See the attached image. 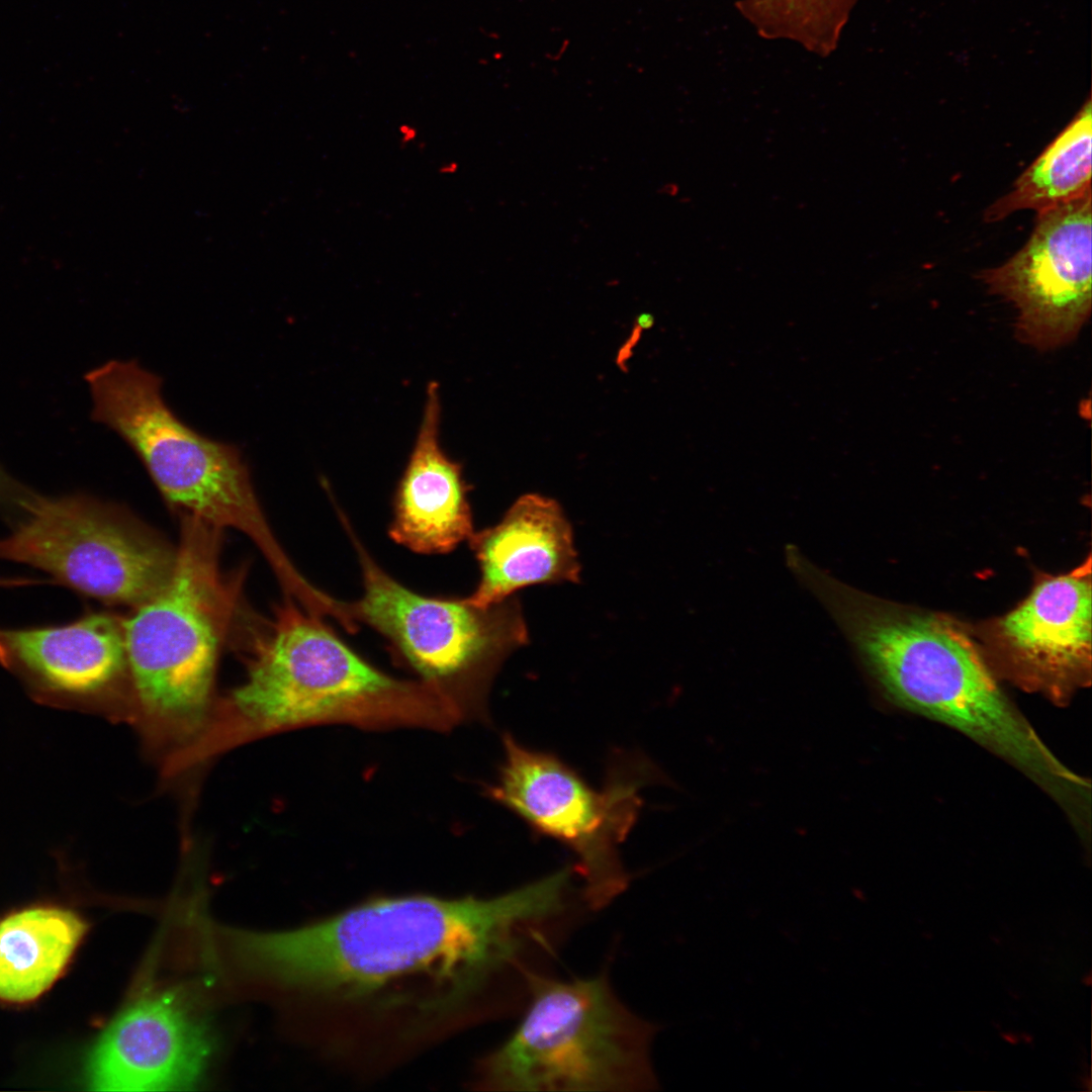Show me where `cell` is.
<instances>
[{"instance_id": "6da1fadb", "label": "cell", "mask_w": 1092, "mask_h": 1092, "mask_svg": "<svg viewBox=\"0 0 1092 1092\" xmlns=\"http://www.w3.org/2000/svg\"><path fill=\"white\" fill-rule=\"evenodd\" d=\"M566 901L564 881L551 874L491 898L376 899L297 929L239 933L235 942L250 962L325 998L390 1007L429 985L444 1011L517 966Z\"/></svg>"}, {"instance_id": "7a4b0ae2", "label": "cell", "mask_w": 1092, "mask_h": 1092, "mask_svg": "<svg viewBox=\"0 0 1092 1092\" xmlns=\"http://www.w3.org/2000/svg\"><path fill=\"white\" fill-rule=\"evenodd\" d=\"M786 566L890 701L962 732L1060 797L1081 783L1010 703L959 623L861 592L801 550Z\"/></svg>"}, {"instance_id": "3957f363", "label": "cell", "mask_w": 1092, "mask_h": 1092, "mask_svg": "<svg viewBox=\"0 0 1092 1092\" xmlns=\"http://www.w3.org/2000/svg\"><path fill=\"white\" fill-rule=\"evenodd\" d=\"M248 674L233 694L241 714L264 730L326 724L362 729L447 731L462 723L431 686L367 662L289 597L254 639Z\"/></svg>"}, {"instance_id": "277c9868", "label": "cell", "mask_w": 1092, "mask_h": 1092, "mask_svg": "<svg viewBox=\"0 0 1092 1092\" xmlns=\"http://www.w3.org/2000/svg\"><path fill=\"white\" fill-rule=\"evenodd\" d=\"M530 1001L512 1035L480 1066L502 1091L653 1090L655 1027L631 1012L602 974L557 980L524 969Z\"/></svg>"}, {"instance_id": "5b68a950", "label": "cell", "mask_w": 1092, "mask_h": 1092, "mask_svg": "<svg viewBox=\"0 0 1092 1092\" xmlns=\"http://www.w3.org/2000/svg\"><path fill=\"white\" fill-rule=\"evenodd\" d=\"M91 418L117 433L138 455L166 503L183 516L232 528L259 548L276 576L291 565L271 531L237 446L184 424L167 405L162 380L133 360H111L87 372Z\"/></svg>"}, {"instance_id": "8992f818", "label": "cell", "mask_w": 1092, "mask_h": 1092, "mask_svg": "<svg viewBox=\"0 0 1092 1092\" xmlns=\"http://www.w3.org/2000/svg\"><path fill=\"white\" fill-rule=\"evenodd\" d=\"M183 518L170 576L122 626L127 668L145 710L164 722L192 726L208 704L238 581L220 572L221 530Z\"/></svg>"}, {"instance_id": "52a82bcc", "label": "cell", "mask_w": 1092, "mask_h": 1092, "mask_svg": "<svg viewBox=\"0 0 1092 1092\" xmlns=\"http://www.w3.org/2000/svg\"><path fill=\"white\" fill-rule=\"evenodd\" d=\"M341 518L358 554L363 594L349 604L322 594L321 612L332 614L349 629L354 620L369 626L419 680L454 706L462 721L486 720V697L495 672L528 641L519 601L510 597L477 607L467 599L414 593L376 564Z\"/></svg>"}, {"instance_id": "ba28073f", "label": "cell", "mask_w": 1092, "mask_h": 1092, "mask_svg": "<svg viewBox=\"0 0 1092 1092\" xmlns=\"http://www.w3.org/2000/svg\"><path fill=\"white\" fill-rule=\"evenodd\" d=\"M504 760L485 793L521 818L535 833L566 846L576 858L582 896L594 910L607 907L628 887L620 845L635 825L641 789L656 777L640 758L613 762L595 789L553 753L503 736Z\"/></svg>"}, {"instance_id": "9c48e42d", "label": "cell", "mask_w": 1092, "mask_h": 1092, "mask_svg": "<svg viewBox=\"0 0 1092 1092\" xmlns=\"http://www.w3.org/2000/svg\"><path fill=\"white\" fill-rule=\"evenodd\" d=\"M176 551L120 507L82 493L34 492L0 539V559L44 571L83 597L133 608L166 582Z\"/></svg>"}, {"instance_id": "30bf717a", "label": "cell", "mask_w": 1092, "mask_h": 1092, "mask_svg": "<svg viewBox=\"0 0 1092 1092\" xmlns=\"http://www.w3.org/2000/svg\"><path fill=\"white\" fill-rule=\"evenodd\" d=\"M1091 192L1037 213L1026 244L984 270L989 290L1018 309V338L1038 349L1073 340L1091 311Z\"/></svg>"}, {"instance_id": "8fae6325", "label": "cell", "mask_w": 1092, "mask_h": 1092, "mask_svg": "<svg viewBox=\"0 0 1092 1092\" xmlns=\"http://www.w3.org/2000/svg\"><path fill=\"white\" fill-rule=\"evenodd\" d=\"M989 644L1021 685L1055 701L1091 679L1090 559L1069 573L1042 576L1014 610L988 627Z\"/></svg>"}, {"instance_id": "7c38bea8", "label": "cell", "mask_w": 1092, "mask_h": 1092, "mask_svg": "<svg viewBox=\"0 0 1092 1092\" xmlns=\"http://www.w3.org/2000/svg\"><path fill=\"white\" fill-rule=\"evenodd\" d=\"M210 1036L180 998L163 993L123 1010L105 1029L88 1063L98 1091L188 1089L209 1060Z\"/></svg>"}, {"instance_id": "4fadbf2b", "label": "cell", "mask_w": 1092, "mask_h": 1092, "mask_svg": "<svg viewBox=\"0 0 1092 1092\" xmlns=\"http://www.w3.org/2000/svg\"><path fill=\"white\" fill-rule=\"evenodd\" d=\"M468 542L480 578L466 599L477 607L497 604L532 584L579 581L570 524L551 498L521 496L499 523L473 533Z\"/></svg>"}, {"instance_id": "5bb4252c", "label": "cell", "mask_w": 1092, "mask_h": 1092, "mask_svg": "<svg viewBox=\"0 0 1092 1092\" xmlns=\"http://www.w3.org/2000/svg\"><path fill=\"white\" fill-rule=\"evenodd\" d=\"M439 384L431 381L421 425L393 497L389 537L421 554L454 550L473 535L470 486L440 444Z\"/></svg>"}, {"instance_id": "9a60e30c", "label": "cell", "mask_w": 1092, "mask_h": 1092, "mask_svg": "<svg viewBox=\"0 0 1092 1092\" xmlns=\"http://www.w3.org/2000/svg\"><path fill=\"white\" fill-rule=\"evenodd\" d=\"M0 663L43 692L96 695L127 667L122 619L97 612L65 624L0 628Z\"/></svg>"}, {"instance_id": "2e32d148", "label": "cell", "mask_w": 1092, "mask_h": 1092, "mask_svg": "<svg viewBox=\"0 0 1092 1092\" xmlns=\"http://www.w3.org/2000/svg\"><path fill=\"white\" fill-rule=\"evenodd\" d=\"M86 929L77 914L56 907L23 910L0 921V998L38 997L62 973Z\"/></svg>"}, {"instance_id": "e0dca14e", "label": "cell", "mask_w": 1092, "mask_h": 1092, "mask_svg": "<svg viewBox=\"0 0 1092 1092\" xmlns=\"http://www.w3.org/2000/svg\"><path fill=\"white\" fill-rule=\"evenodd\" d=\"M1092 111L1088 99L1071 122L1018 177L1010 192L985 211L987 221L1016 210L1037 213L1091 192Z\"/></svg>"}, {"instance_id": "ac0fdd59", "label": "cell", "mask_w": 1092, "mask_h": 1092, "mask_svg": "<svg viewBox=\"0 0 1092 1092\" xmlns=\"http://www.w3.org/2000/svg\"><path fill=\"white\" fill-rule=\"evenodd\" d=\"M857 0H738L758 34L788 39L821 57L830 55Z\"/></svg>"}, {"instance_id": "d6986e66", "label": "cell", "mask_w": 1092, "mask_h": 1092, "mask_svg": "<svg viewBox=\"0 0 1092 1092\" xmlns=\"http://www.w3.org/2000/svg\"><path fill=\"white\" fill-rule=\"evenodd\" d=\"M32 490L10 476L0 465V508L14 517Z\"/></svg>"}, {"instance_id": "ffe728a7", "label": "cell", "mask_w": 1092, "mask_h": 1092, "mask_svg": "<svg viewBox=\"0 0 1092 1092\" xmlns=\"http://www.w3.org/2000/svg\"><path fill=\"white\" fill-rule=\"evenodd\" d=\"M398 133L400 141L403 145H407L417 139L418 130L416 127L403 123L398 127Z\"/></svg>"}, {"instance_id": "44dd1931", "label": "cell", "mask_w": 1092, "mask_h": 1092, "mask_svg": "<svg viewBox=\"0 0 1092 1092\" xmlns=\"http://www.w3.org/2000/svg\"><path fill=\"white\" fill-rule=\"evenodd\" d=\"M458 170V164L456 162H449L443 164L439 168V172L444 175L454 174Z\"/></svg>"}, {"instance_id": "7402d4cb", "label": "cell", "mask_w": 1092, "mask_h": 1092, "mask_svg": "<svg viewBox=\"0 0 1092 1092\" xmlns=\"http://www.w3.org/2000/svg\"><path fill=\"white\" fill-rule=\"evenodd\" d=\"M27 583H31V580H25V579H0V586L23 585V584H27Z\"/></svg>"}]
</instances>
